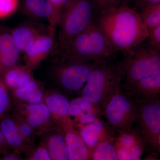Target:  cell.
<instances>
[{"mask_svg":"<svg viewBox=\"0 0 160 160\" xmlns=\"http://www.w3.org/2000/svg\"><path fill=\"white\" fill-rule=\"evenodd\" d=\"M94 22L117 52H124L148 38V29L139 12L127 5L98 10Z\"/></svg>","mask_w":160,"mask_h":160,"instance_id":"1","label":"cell"},{"mask_svg":"<svg viewBox=\"0 0 160 160\" xmlns=\"http://www.w3.org/2000/svg\"><path fill=\"white\" fill-rule=\"evenodd\" d=\"M6 145H8V144L6 142L2 132L0 129V148H2L3 146H5Z\"/></svg>","mask_w":160,"mask_h":160,"instance_id":"36","label":"cell"},{"mask_svg":"<svg viewBox=\"0 0 160 160\" xmlns=\"http://www.w3.org/2000/svg\"><path fill=\"white\" fill-rule=\"evenodd\" d=\"M130 0H123L122 2V4H125V5H127V3L129 2Z\"/></svg>","mask_w":160,"mask_h":160,"instance_id":"37","label":"cell"},{"mask_svg":"<svg viewBox=\"0 0 160 160\" xmlns=\"http://www.w3.org/2000/svg\"><path fill=\"white\" fill-rule=\"evenodd\" d=\"M122 71L118 64L108 60L95 62L81 97L93 105L102 108L116 91L121 87Z\"/></svg>","mask_w":160,"mask_h":160,"instance_id":"3","label":"cell"},{"mask_svg":"<svg viewBox=\"0 0 160 160\" xmlns=\"http://www.w3.org/2000/svg\"><path fill=\"white\" fill-rule=\"evenodd\" d=\"M123 0H94L96 9L98 10L117 7L121 5Z\"/></svg>","mask_w":160,"mask_h":160,"instance_id":"30","label":"cell"},{"mask_svg":"<svg viewBox=\"0 0 160 160\" xmlns=\"http://www.w3.org/2000/svg\"><path fill=\"white\" fill-rule=\"evenodd\" d=\"M16 122L20 133L29 145L33 142L35 136L31 127L26 122L18 117L12 114Z\"/></svg>","mask_w":160,"mask_h":160,"instance_id":"27","label":"cell"},{"mask_svg":"<svg viewBox=\"0 0 160 160\" xmlns=\"http://www.w3.org/2000/svg\"><path fill=\"white\" fill-rule=\"evenodd\" d=\"M139 129L143 141L155 149L160 146V99L137 103Z\"/></svg>","mask_w":160,"mask_h":160,"instance_id":"9","label":"cell"},{"mask_svg":"<svg viewBox=\"0 0 160 160\" xmlns=\"http://www.w3.org/2000/svg\"><path fill=\"white\" fill-rule=\"evenodd\" d=\"M95 62L57 60L52 69V77L64 94L73 95L81 93Z\"/></svg>","mask_w":160,"mask_h":160,"instance_id":"7","label":"cell"},{"mask_svg":"<svg viewBox=\"0 0 160 160\" xmlns=\"http://www.w3.org/2000/svg\"><path fill=\"white\" fill-rule=\"evenodd\" d=\"M20 52L12 39L11 29L0 26V75L18 64Z\"/></svg>","mask_w":160,"mask_h":160,"instance_id":"14","label":"cell"},{"mask_svg":"<svg viewBox=\"0 0 160 160\" xmlns=\"http://www.w3.org/2000/svg\"><path fill=\"white\" fill-rule=\"evenodd\" d=\"M144 160H159L157 159L154 158H150Z\"/></svg>","mask_w":160,"mask_h":160,"instance_id":"39","label":"cell"},{"mask_svg":"<svg viewBox=\"0 0 160 160\" xmlns=\"http://www.w3.org/2000/svg\"><path fill=\"white\" fill-rule=\"evenodd\" d=\"M0 129L7 144L17 149H22L29 145L20 133L12 114H9L0 119Z\"/></svg>","mask_w":160,"mask_h":160,"instance_id":"19","label":"cell"},{"mask_svg":"<svg viewBox=\"0 0 160 160\" xmlns=\"http://www.w3.org/2000/svg\"><path fill=\"white\" fill-rule=\"evenodd\" d=\"M12 99L26 104L44 102L45 92L42 83L35 79L11 91Z\"/></svg>","mask_w":160,"mask_h":160,"instance_id":"17","label":"cell"},{"mask_svg":"<svg viewBox=\"0 0 160 160\" xmlns=\"http://www.w3.org/2000/svg\"><path fill=\"white\" fill-rule=\"evenodd\" d=\"M121 87L102 108L108 126L119 132L131 130L138 118L137 103Z\"/></svg>","mask_w":160,"mask_h":160,"instance_id":"6","label":"cell"},{"mask_svg":"<svg viewBox=\"0 0 160 160\" xmlns=\"http://www.w3.org/2000/svg\"><path fill=\"white\" fill-rule=\"evenodd\" d=\"M116 149L119 160H133L131 154L127 149L124 148H117Z\"/></svg>","mask_w":160,"mask_h":160,"instance_id":"33","label":"cell"},{"mask_svg":"<svg viewBox=\"0 0 160 160\" xmlns=\"http://www.w3.org/2000/svg\"><path fill=\"white\" fill-rule=\"evenodd\" d=\"M123 53L124 58L118 65L122 71L126 85L160 71V51L151 46L140 44Z\"/></svg>","mask_w":160,"mask_h":160,"instance_id":"5","label":"cell"},{"mask_svg":"<svg viewBox=\"0 0 160 160\" xmlns=\"http://www.w3.org/2000/svg\"><path fill=\"white\" fill-rule=\"evenodd\" d=\"M52 31L48 26L40 23L27 22L22 23L11 29L12 36L16 46L21 52L27 51L35 42L44 35Z\"/></svg>","mask_w":160,"mask_h":160,"instance_id":"12","label":"cell"},{"mask_svg":"<svg viewBox=\"0 0 160 160\" xmlns=\"http://www.w3.org/2000/svg\"><path fill=\"white\" fill-rule=\"evenodd\" d=\"M32 155L37 160H52L43 144L35 149Z\"/></svg>","mask_w":160,"mask_h":160,"instance_id":"31","label":"cell"},{"mask_svg":"<svg viewBox=\"0 0 160 160\" xmlns=\"http://www.w3.org/2000/svg\"><path fill=\"white\" fill-rule=\"evenodd\" d=\"M9 90L0 75V119L9 114L12 110V98Z\"/></svg>","mask_w":160,"mask_h":160,"instance_id":"24","label":"cell"},{"mask_svg":"<svg viewBox=\"0 0 160 160\" xmlns=\"http://www.w3.org/2000/svg\"><path fill=\"white\" fill-rule=\"evenodd\" d=\"M117 52L102 32L93 22L59 50L58 60L90 62L108 60Z\"/></svg>","mask_w":160,"mask_h":160,"instance_id":"2","label":"cell"},{"mask_svg":"<svg viewBox=\"0 0 160 160\" xmlns=\"http://www.w3.org/2000/svg\"><path fill=\"white\" fill-rule=\"evenodd\" d=\"M148 29L149 46L160 51V25Z\"/></svg>","mask_w":160,"mask_h":160,"instance_id":"29","label":"cell"},{"mask_svg":"<svg viewBox=\"0 0 160 160\" xmlns=\"http://www.w3.org/2000/svg\"><path fill=\"white\" fill-rule=\"evenodd\" d=\"M55 32L42 36L24 52L25 65L31 71L38 69L48 56L54 45Z\"/></svg>","mask_w":160,"mask_h":160,"instance_id":"13","label":"cell"},{"mask_svg":"<svg viewBox=\"0 0 160 160\" xmlns=\"http://www.w3.org/2000/svg\"><path fill=\"white\" fill-rule=\"evenodd\" d=\"M121 87L136 102H144L160 99V71L148 77Z\"/></svg>","mask_w":160,"mask_h":160,"instance_id":"10","label":"cell"},{"mask_svg":"<svg viewBox=\"0 0 160 160\" xmlns=\"http://www.w3.org/2000/svg\"><path fill=\"white\" fill-rule=\"evenodd\" d=\"M12 100V114L29 125L35 136L42 137L56 127L44 102L30 104Z\"/></svg>","mask_w":160,"mask_h":160,"instance_id":"8","label":"cell"},{"mask_svg":"<svg viewBox=\"0 0 160 160\" xmlns=\"http://www.w3.org/2000/svg\"><path fill=\"white\" fill-rule=\"evenodd\" d=\"M65 134L70 160H88L89 150L73 122L62 129Z\"/></svg>","mask_w":160,"mask_h":160,"instance_id":"16","label":"cell"},{"mask_svg":"<svg viewBox=\"0 0 160 160\" xmlns=\"http://www.w3.org/2000/svg\"><path fill=\"white\" fill-rule=\"evenodd\" d=\"M95 9L92 0H69L58 23L59 50L66 48L75 37L94 22Z\"/></svg>","mask_w":160,"mask_h":160,"instance_id":"4","label":"cell"},{"mask_svg":"<svg viewBox=\"0 0 160 160\" xmlns=\"http://www.w3.org/2000/svg\"><path fill=\"white\" fill-rule=\"evenodd\" d=\"M44 102L49 109L56 126L62 129L72 122L69 114V99L63 92L58 89L46 90Z\"/></svg>","mask_w":160,"mask_h":160,"instance_id":"11","label":"cell"},{"mask_svg":"<svg viewBox=\"0 0 160 160\" xmlns=\"http://www.w3.org/2000/svg\"><path fill=\"white\" fill-rule=\"evenodd\" d=\"M92 104L84 100L82 97L74 98L69 102V114L77 118L84 112L92 111Z\"/></svg>","mask_w":160,"mask_h":160,"instance_id":"25","label":"cell"},{"mask_svg":"<svg viewBox=\"0 0 160 160\" xmlns=\"http://www.w3.org/2000/svg\"><path fill=\"white\" fill-rule=\"evenodd\" d=\"M92 160H119L115 147L107 141L98 143L93 150Z\"/></svg>","mask_w":160,"mask_h":160,"instance_id":"23","label":"cell"},{"mask_svg":"<svg viewBox=\"0 0 160 160\" xmlns=\"http://www.w3.org/2000/svg\"><path fill=\"white\" fill-rule=\"evenodd\" d=\"M19 0H0V19L11 16L17 11Z\"/></svg>","mask_w":160,"mask_h":160,"instance_id":"28","label":"cell"},{"mask_svg":"<svg viewBox=\"0 0 160 160\" xmlns=\"http://www.w3.org/2000/svg\"><path fill=\"white\" fill-rule=\"evenodd\" d=\"M157 4H160V0H136L135 8L141 9L146 5Z\"/></svg>","mask_w":160,"mask_h":160,"instance_id":"34","label":"cell"},{"mask_svg":"<svg viewBox=\"0 0 160 160\" xmlns=\"http://www.w3.org/2000/svg\"><path fill=\"white\" fill-rule=\"evenodd\" d=\"M76 119L80 122L79 126L81 127L86 124L93 122L97 119L92 112H89L82 113Z\"/></svg>","mask_w":160,"mask_h":160,"instance_id":"32","label":"cell"},{"mask_svg":"<svg viewBox=\"0 0 160 160\" xmlns=\"http://www.w3.org/2000/svg\"><path fill=\"white\" fill-rule=\"evenodd\" d=\"M52 8V16L49 26L52 31L56 32L58 23L65 6L69 0H49Z\"/></svg>","mask_w":160,"mask_h":160,"instance_id":"26","label":"cell"},{"mask_svg":"<svg viewBox=\"0 0 160 160\" xmlns=\"http://www.w3.org/2000/svg\"><path fill=\"white\" fill-rule=\"evenodd\" d=\"M139 13L147 29L160 26V4L146 5Z\"/></svg>","mask_w":160,"mask_h":160,"instance_id":"22","label":"cell"},{"mask_svg":"<svg viewBox=\"0 0 160 160\" xmlns=\"http://www.w3.org/2000/svg\"><path fill=\"white\" fill-rule=\"evenodd\" d=\"M2 160H21L20 158L15 154H10L6 155Z\"/></svg>","mask_w":160,"mask_h":160,"instance_id":"35","label":"cell"},{"mask_svg":"<svg viewBox=\"0 0 160 160\" xmlns=\"http://www.w3.org/2000/svg\"><path fill=\"white\" fill-rule=\"evenodd\" d=\"M24 8L26 13L30 16L46 20L49 24L50 23L52 11L49 0H25Z\"/></svg>","mask_w":160,"mask_h":160,"instance_id":"20","label":"cell"},{"mask_svg":"<svg viewBox=\"0 0 160 160\" xmlns=\"http://www.w3.org/2000/svg\"><path fill=\"white\" fill-rule=\"evenodd\" d=\"M42 144L52 160H70L65 134L60 127H55L42 137Z\"/></svg>","mask_w":160,"mask_h":160,"instance_id":"15","label":"cell"},{"mask_svg":"<svg viewBox=\"0 0 160 160\" xmlns=\"http://www.w3.org/2000/svg\"><path fill=\"white\" fill-rule=\"evenodd\" d=\"M104 129L102 122L97 119L93 122L81 126L78 132L87 146L93 148L98 144Z\"/></svg>","mask_w":160,"mask_h":160,"instance_id":"21","label":"cell"},{"mask_svg":"<svg viewBox=\"0 0 160 160\" xmlns=\"http://www.w3.org/2000/svg\"><path fill=\"white\" fill-rule=\"evenodd\" d=\"M27 160H37L32 155L30 156Z\"/></svg>","mask_w":160,"mask_h":160,"instance_id":"38","label":"cell"},{"mask_svg":"<svg viewBox=\"0 0 160 160\" xmlns=\"http://www.w3.org/2000/svg\"><path fill=\"white\" fill-rule=\"evenodd\" d=\"M1 77L3 82L10 91L34 79L32 71L25 65L18 64L7 69Z\"/></svg>","mask_w":160,"mask_h":160,"instance_id":"18","label":"cell"}]
</instances>
